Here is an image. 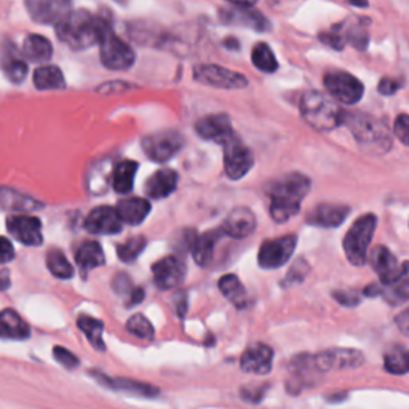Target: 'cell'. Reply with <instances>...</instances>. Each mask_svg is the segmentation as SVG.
Listing matches in <instances>:
<instances>
[{"label": "cell", "instance_id": "obj_1", "mask_svg": "<svg viewBox=\"0 0 409 409\" xmlns=\"http://www.w3.org/2000/svg\"><path fill=\"white\" fill-rule=\"evenodd\" d=\"M266 191L271 198L273 221L282 224L301 211L302 200L310 191V179L301 173H288L268 182Z\"/></svg>", "mask_w": 409, "mask_h": 409}, {"label": "cell", "instance_id": "obj_2", "mask_svg": "<svg viewBox=\"0 0 409 409\" xmlns=\"http://www.w3.org/2000/svg\"><path fill=\"white\" fill-rule=\"evenodd\" d=\"M107 26L109 23L102 18H95L87 10H77L57 24V34L72 50H85L101 40Z\"/></svg>", "mask_w": 409, "mask_h": 409}, {"label": "cell", "instance_id": "obj_3", "mask_svg": "<svg viewBox=\"0 0 409 409\" xmlns=\"http://www.w3.org/2000/svg\"><path fill=\"white\" fill-rule=\"evenodd\" d=\"M343 124L349 126L357 144L369 155H382L392 148V138L387 126L368 114L344 112Z\"/></svg>", "mask_w": 409, "mask_h": 409}, {"label": "cell", "instance_id": "obj_4", "mask_svg": "<svg viewBox=\"0 0 409 409\" xmlns=\"http://www.w3.org/2000/svg\"><path fill=\"white\" fill-rule=\"evenodd\" d=\"M302 119L316 131H333L343 124L344 112L320 91H307L301 97Z\"/></svg>", "mask_w": 409, "mask_h": 409}, {"label": "cell", "instance_id": "obj_5", "mask_svg": "<svg viewBox=\"0 0 409 409\" xmlns=\"http://www.w3.org/2000/svg\"><path fill=\"white\" fill-rule=\"evenodd\" d=\"M377 227V218L374 215H364L355 223L344 237L343 247L347 259L353 266H364L368 259V249Z\"/></svg>", "mask_w": 409, "mask_h": 409}, {"label": "cell", "instance_id": "obj_6", "mask_svg": "<svg viewBox=\"0 0 409 409\" xmlns=\"http://www.w3.org/2000/svg\"><path fill=\"white\" fill-rule=\"evenodd\" d=\"M101 63L111 71H126L134 64L136 54L133 48L114 34L111 24L106 28L100 40Z\"/></svg>", "mask_w": 409, "mask_h": 409}, {"label": "cell", "instance_id": "obj_7", "mask_svg": "<svg viewBox=\"0 0 409 409\" xmlns=\"http://www.w3.org/2000/svg\"><path fill=\"white\" fill-rule=\"evenodd\" d=\"M325 87L328 93L331 95L334 100L344 105L353 106L362 100L364 93L363 83L358 81L357 77H353L349 72L344 71H329L325 74Z\"/></svg>", "mask_w": 409, "mask_h": 409}, {"label": "cell", "instance_id": "obj_8", "mask_svg": "<svg viewBox=\"0 0 409 409\" xmlns=\"http://www.w3.org/2000/svg\"><path fill=\"white\" fill-rule=\"evenodd\" d=\"M184 146V138L179 131L163 130L152 133L143 139V149L150 160L163 163L173 158Z\"/></svg>", "mask_w": 409, "mask_h": 409}, {"label": "cell", "instance_id": "obj_9", "mask_svg": "<svg viewBox=\"0 0 409 409\" xmlns=\"http://www.w3.org/2000/svg\"><path fill=\"white\" fill-rule=\"evenodd\" d=\"M194 78L210 87L225 88V90H240L248 85L247 77L240 72L225 69L216 64H200L194 67Z\"/></svg>", "mask_w": 409, "mask_h": 409}, {"label": "cell", "instance_id": "obj_10", "mask_svg": "<svg viewBox=\"0 0 409 409\" xmlns=\"http://www.w3.org/2000/svg\"><path fill=\"white\" fill-rule=\"evenodd\" d=\"M290 377L286 381V389L290 393H301L304 389L314 387L319 382V376L321 372L316 369L314 355L309 353H299L292 357L290 362Z\"/></svg>", "mask_w": 409, "mask_h": 409}, {"label": "cell", "instance_id": "obj_11", "mask_svg": "<svg viewBox=\"0 0 409 409\" xmlns=\"http://www.w3.org/2000/svg\"><path fill=\"white\" fill-rule=\"evenodd\" d=\"M224 170L230 179L238 181L253 168L254 157L240 138L235 136L224 146Z\"/></svg>", "mask_w": 409, "mask_h": 409}, {"label": "cell", "instance_id": "obj_12", "mask_svg": "<svg viewBox=\"0 0 409 409\" xmlns=\"http://www.w3.org/2000/svg\"><path fill=\"white\" fill-rule=\"evenodd\" d=\"M297 245L296 235H285L267 240L259 249L258 262L262 268H278L290 261Z\"/></svg>", "mask_w": 409, "mask_h": 409}, {"label": "cell", "instance_id": "obj_13", "mask_svg": "<svg viewBox=\"0 0 409 409\" xmlns=\"http://www.w3.org/2000/svg\"><path fill=\"white\" fill-rule=\"evenodd\" d=\"M316 369L328 372L334 369H353L364 363V355L357 349H328L314 355Z\"/></svg>", "mask_w": 409, "mask_h": 409}, {"label": "cell", "instance_id": "obj_14", "mask_svg": "<svg viewBox=\"0 0 409 409\" xmlns=\"http://www.w3.org/2000/svg\"><path fill=\"white\" fill-rule=\"evenodd\" d=\"M186 262L178 256H167L152 267L154 282L160 290H173L179 286L186 278Z\"/></svg>", "mask_w": 409, "mask_h": 409}, {"label": "cell", "instance_id": "obj_15", "mask_svg": "<svg viewBox=\"0 0 409 409\" xmlns=\"http://www.w3.org/2000/svg\"><path fill=\"white\" fill-rule=\"evenodd\" d=\"M195 131H197L200 138L206 139V141H213L221 146H224L235 136L227 114L206 115V117L200 119L197 124H195Z\"/></svg>", "mask_w": 409, "mask_h": 409}, {"label": "cell", "instance_id": "obj_16", "mask_svg": "<svg viewBox=\"0 0 409 409\" xmlns=\"http://www.w3.org/2000/svg\"><path fill=\"white\" fill-rule=\"evenodd\" d=\"M26 8L34 21L58 24L71 13L72 5L67 0H28Z\"/></svg>", "mask_w": 409, "mask_h": 409}, {"label": "cell", "instance_id": "obj_17", "mask_svg": "<svg viewBox=\"0 0 409 409\" xmlns=\"http://www.w3.org/2000/svg\"><path fill=\"white\" fill-rule=\"evenodd\" d=\"M7 229L16 240L28 247H39L44 242L42 235V223L37 218L26 215H15L7 219Z\"/></svg>", "mask_w": 409, "mask_h": 409}, {"label": "cell", "instance_id": "obj_18", "mask_svg": "<svg viewBox=\"0 0 409 409\" xmlns=\"http://www.w3.org/2000/svg\"><path fill=\"white\" fill-rule=\"evenodd\" d=\"M371 266L374 268L382 285H392L403 275V264L400 266L396 256L386 247H376L371 251Z\"/></svg>", "mask_w": 409, "mask_h": 409}, {"label": "cell", "instance_id": "obj_19", "mask_svg": "<svg viewBox=\"0 0 409 409\" xmlns=\"http://www.w3.org/2000/svg\"><path fill=\"white\" fill-rule=\"evenodd\" d=\"M121 221L117 208L101 206L95 208L85 219V229L96 235H115L121 230Z\"/></svg>", "mask_w": 409, "mask_h": 409}, {"label": "cell", "instance_id": "obj_20", "mask_svg": "<svg viewBox=\"0 0 409 409\" xmlns=\"http://www.w3.org/2000/svg\"><path fill=\"white\" fill-rule=\"evenodd\" d=\"M273 350L266 344H253L251 347L243 352L240 358L242 371L249 372V374H268L272 369Z\"/></svg>", "mask_w": 409, "mask_h": 409}, {"label": "cell", "instance_id": "obj_21", "mask_svg": "<svg viewBox=\"0 0 409 409\" xmlns=\"http://www.w3.org/2000/svg\"><path fill=\"white\" fill-rule=\"evenodd\" d=\"M350 213V208L345 205H331L321 203L316 205L315 208L307 215V223L316 225V227L333 229L339 227L345 221L347 215Z\"/></svg>", "mask_w": 409, "mask_h": 409}, {"label": "cell", "instance_id": "obj_22", "mask_svg": "<svg viewBox=\"0 0 409 409\" xmlns=\"http://www.w3.org/2000/svg\"><path fill=\"white\" fill-rule=\"evenodd\" d=\"M254 229L256 218L253 211L245 208V206H240V208H235L229 213L221 230L224 235L240 240V238H247L248 235H251Z\"/></svg>", "mask_w": 409, "mask_h": 409}, {"label": "cell", "instance_id": "obj_23", "mask_svg": "<svg viewBox=\"0 0 409 409\" xmlns=\"http://www.w3.org/2000/svg\"><path fill=\"white\" fill-rule=\"evenodd\" d=\"M176 187H178V173L174 170L162 168L146 182V194H148V197L158 200L172 195Z\"/></svg>", "mask_w": 409, "mask_h": 409}, {"label": "cell", "instance_id": "obj_24", "mask_svg": "<svg viewBox=\"0 0 409 409\" xmlns=\"http://www.w3.org/2000/svg\"><path fill=\"white\" fill-rule=\"evenodd\" d=\"M114 163L111 158L97 160L91 165L87 173V189L91 195H102L112 186Z\"/></svg>", "mask_w": 409, "mask_h": 409}, {"label": "cell", "instance_id": "obj_25", "mask_svg": "<svg viewBox=\"0 0 409 409\" xmlns=\"http://www.w3.org/2000/svg\"><path fill=\"white\" fill-rule=\"evenodd\" d=\"M95 379L100 381L102 386H106L112 390H121V392H131L136 395H143V396H155L158 395L157 387L150 386V384H146L141 381H133L128 379V377H109L101 374V372H93Z\"/></svg>", "mask_w": 409, "mask_h": 409}, {"label": "cell", "instance_id": "obj_26", "mask_svg": "<svg viewBox=\"0 0 409 409\" xmlns=\"http://www.w3.org/2000/svg\"><path fill=\"white\" fill-rule=\"evenodd\" d=\"M221 18L227 23H238L243 24V26L251 28L258 32H266V30H271V23H268L267 18L259 13V11L249 10V8H240L235 7L234 10H225L221 11Z\"/></svg>", "mask_w": 409, "mask_h": 409}, {"label": "cell", "instance_id": "obj_27", "mask_svg": "<svg viewBox=\"0 0 409 409\" xmlns=\"http://www.w3.org/2000/svg\"><path fill=\"white\" fill-rule=\"evenodd\" d=\"M0 66H2L4 74L8 77L10 82L21 83L28 77L26 61L18 54L16 48L11 44H7V48L0 53Z\"/></svg>", "mask_w": 409, "mask_h": 409}, {"label": "cell", "instance_id": "obj_28", "mask_svg": "<svg viewBox=\"0 0 409 409\" xmlns=\"http://www.w3.org/2000/svg\"><path fill=\"white\" fill-rule=\"evenodd\" d=\"M30 336V328L15 310H2L0 312V338L23 340Z\"/></svg>", "mask_w": 409, "mask_h": 409}, {"label": "cell", "instance_id": "obj_29", "mask_svg": "<svg viewBox=\"0 0 409 409\" xmlns=\"http://www.w3.org/2000/svg\"><path fill=\"white\" fill-rule=\"evenodd\" d=\"M117 213L120 219L130 225L141 224L150 213V203L141 197H128L119 201Z\"/></svg>", "mask_w": 409, "mask_h": 409}, {"label": "cell", "instance_id": "obj_30", "mask_svg": "<svg viewBox=\"0 0 409 409\" xmlns=\"http://www.w3.org/2000/svg\"><path fill=\"white\" fill-rule=\"evenodd\" d=\"M0 205L4 208L15 210V211H35L44 208V203H40L29 195L13 191L8 187H0Z\"/></svg>", "mask_w": 409, "mask_h": 409}, {"label": "cell", "instance_id": "obj_31", "mask_svg": "<svg viewBox=\"0 0 409 409\" xmlns=\"http://www.w3.org/2000/svg\"><path fill=\"white\" fill-rule=\"evenodd\" d=\"M23 54L32 63H47L53 57V45L44 35L30 34L23 44Z\"/></svg>", "mask_w": 409, "mask_h": 409}, {"label": "cell", "instance_id": "obj_32", "mask_svg": "<svg viewBox=\"0 0 409 409\" xmlns=\"http://www.w3.org/2000/svg\"><path fill=\"white\" fill-rule=\"evenodd\" d=\"M223 235V230H210L206 234L200 235L195 243L192 245V254L194 259L198 266L205 267L210 264V261L213 258V253H215V247L219 238Z\"/></svg>", "mask_w": 409, "mask_h": 409}, {"label": "cell", "instance_id": "obj_33", "mask_svg": "<svg viewBox=\"0 0 409 409\" xmlns=\"http://www.w3.org/2000/svg\"><path fill=\"white\" fill-rule=\"evenodd\" d=\"M76 261L83 272H88V271H93V268L96 267L105 266L106 258H105V251H102L100 243L85 242L82 243L81 248L77 249Z\"/></svg>", "mask_w": 409, "mask_h": 409}, {"label": "cell", "instance_id": "obj_34", "mask_svg": "<svg viewBox=\"0 0 409 409\" xmlns=\"http://www.w3.org/2000/svg\"><path fill=\"white\" fill-rule=\"evenodd\" d=\"M138 172V163L133 160H124L114 167L112 187L117 194H130L133 191L134 176Z\"/></svg>", "mask_w": 409, "mask_h": 409}, {"label": "cell", "instance_id": "obj_35", "mask_svg": "<svg viewBox=\"0 0 409 409\" xmlns=\"http://www.w3.org/2000/svg\"><path fill=\"white\" fill-rule=\"evenodd\" d=\"M219 290H221L223 295L227 297L237 309L248 307L249 299L247 295V290L237 275H232V273H229V275H224L221 280H219Z\"/></svg>", "mask_w": 409, "mask_h": 409}, {"label": "cell", "instance_id": "obj_36", "mask_svg": "<svg viewBox=\"0 0 409 409\" xmlns=\"http://www.w3.org/2000/svg\"><path fill=\"white\" fill-rule=\"evenodd\" d=\"M34 85L39 90H63L66 81L57 66H42L34 72Z\"/></svg>", "mask_w": 409, "mask_h": 409}, {"label": "cell", "instance_id": "obj_37", "mask_svg": "<svg viewBox=\"0 0 409 409\" xmlns=\"http://www.w3.org/2000/svg\"><path fill=\"white\" fill-rule=\"evenodd\" d=\"M384 368L395 376H403L409 372V349L403 345H393L384 355Z\"/></svg>", "mask_w": 409, "mask_h": 409}, {"label": "cell", "instance_id": "obj_38", "mask_svg": "<svg viewBox=\"0 0 409 409\" xmlns=\"http://www.w3.org/2000/svg\"><path fill=\"white\" fill-rule=\"evenodd\" d=\"M77 325L85 333V336H87L90 344L93 345L95 349L106 350L105 340H102V331H105V325H102V321L93 319V316L81 315L77 320Z\"/></svg>", "mask_w": 409, "mask_h": 409}, {"label": "cell", "instance_id": "obj_39", "mask_svg": "<svg viewBox=\"0 0 409 409\" xmlns=\"http://www.w3.org/2000/svg\"><path fill=\"white\" fill-rule=\"evenodd\" d=\"M384 299L392 305H400L406 302L409 299V275L403 267V275L396 280L395 283L389 286H382V295Z\"/></svg>", "mask_w": 409, "mask_h": 409}, {"label": "cell", "instance_id": "obj_40", "mask_svg": "<svg viewBox=\"0 0 409 409\" xmlns=\"http://www.w3.org/2000/svg\"><path fill=\"white\" fill-rule=\"evenodd\" d=\"M47 266L50 268V272L53 273L54 277L58 278H72L74 275V267L69 261L66 259L64 253L61 251L58 248H50L47 253Z\"/></svg>", "mask_w": 409, "mask_h": 409}, {"label": "cell", "instance_id": "obj_41", "mask_svg": "<svg viewBox=\"0 0 409 409\" xmlns=\"http://www.w3.org/2000/svg\"><path fill=\"white\" fill-rule=\"evenodd\" d=\"M251 59L254 67H258L259 71L267 72V74H272L278 69V63L275 54H273L272 48L267 44H258L254 45L253 53H251Z\"/></svg>", "mask_w": 409, "mask_h": 409}, {"label": "cell", "instance_id": "obj_42", "mask_svg": "<svg viewBox=\"0 0 409 409\" xmlns=\"http://www.w3.org/2000/svg\"><path fill=\"white\" fill-rule=\"evenodd\" d=\"M146 245H148V240H146V238L141 235L130 238V240H126L124 245H120L117 248L119 259L124 261V262L136 261L139 258V254L144 251Z\"/></svg>", "mask_w": 409, "mask_h": 409}, {"label": "cell", "instance_id": "obj_43", "mask_svg": "<svg viewBox=\"0 0 409 409\" xmlns=\"http://www.w3.org/2000/svg\"><path fill=\"white\" fill-rule=\"evenodd\" d=\"M126 329L139 339L150 340L152 338H154V326H152V323L141 314L133 315L131 319L128 320Z\"/></svg>", "mask_w": 409, "mask_h": 409}, {"label": "cell", "instance_id": "obj_44", "mask_svg": "<svg viewBox=\"0 0 409 409\" xmlns=\"http://www.w3.org/2000/svg\"><path fill=\"white\" fill-rule=\"evenodd\" d=\"M362 21L363 20H358V23L352 24V26L347 29V32L344 34L345 42H349L353 48H357V50L360 52L366 50V47H368V42H369L368 29H366V26H363Z\"/></svg>", "mask_w": 409, "mask_h": 409}, {"label": "cell", "instance_id": "obj_45", "mask_svg": "<svg viewBox=\"0 0 409 409\" xmlns=\"http://www.w3.org/2000/svg\"><path fill=\"white\" fill-rule=\"evenodd\" d=\"M309 272H310L309 262L305 261V259H302V258L297 259L288 271V273H286V277L282 282V286H283V288H291V286L302 283L304 280H305V277L309 275Z\"/></svg>", "mask_w": 409, "mask_h": 409}, {"label": "cell", "instance_id": "obj_46", "mask_svg": "<svg viewBox=\"0 0 409 409\" xmlns=\"http://www.w3.org/2000/svg\"><path fill=\"white\" fill-rule=\"evenodd\" d=\"M319 39L321 44H325L326 47H331L334 50L340 52L344 48V45L347 44L344 34H340V28L339 26H334L329 32H321L319 35Z\"/></svg>", "mask_w": 409, "mask_h": 409}, {"label": "cell", "instance_id": "obj_47", "mask_svg": "<svg viewBox=\"0 0 409 409\" xmlns=\"http://www.w3.org/2000/svg\"><path fill=\"white\" fill-rule=\"evenodd\" d=\"M53 357L57 362H59L67 369H74L78 364H81V362H78V358L74 355V353L59 345H57L53 349Z\"/></svg>", "mask_w": 409, "mask_h": 409}, {"label": "cell", "instance_id": "obj_48", "mask_svg": "<svg viewBox=\"0 0 409 409\" xmlns=\"http://www.w3.org/2000/svg\"><path fill=\"white\" fill-rule=\"evenodd\" d=\"M393 131L396 134V138H398L403 144L405 146L409 144V115L408 114L398 115V119L395 120Z\"/></svg>", "mask_w": 409, "mask_h": 409}, {"label": "cell", "instance_id": "obj_49", "mask_svg": "<svg viewBox=\"0 0 409 409\" xmlns=\"http://www.w3.org/2000/svg\"><path fill=\"white\" fill-rule=\"evenodd\" d=\"M267 386H258V387H243L242 389V398L247 403H251V405H258V403L262 401L266 395Z\"/></svg>", "mask_w": 409, "mask_h": 409}, {"label": "cell", "instance_id": "obj_50", "mask_svg": "<svg viewBox=\"0 0 409 409\" xmlns=\"http://www.w3.org/2000/svg\"><path fill=\"white\" fill-rule=\"evenodd\" d=\"M333 297L345 307H355L360 302V295L357 291H334Z\"/></svg>", "mask_w": 409, "mask_h": 409}, {"label": "cell", "instance_id": "obj_51", "mask_svg": "<svg viewBox=\"0 0 409 409\" xmlns=\"http://www.w3.org/2000/svg\"><path fill=\"white\" fill-rule=\"evenodd\" d=\"M15 258V248L7 238L0 237V264H7Z\"/></svg>", "mask_w": 409, "mask_h": 409}, {"label": "cell", "instance_id": "obj_52", "mask_svg": "<svg viewBox=\"0 0 409 409\" xmlns=\"http://www.w3.org/2000/svg\"><path fill=\"white\" fill-rule=\"evenodd\" d=\"M400 87H401V82L396 81V78L384 77L379 82V87H377V90H379L381 95H393L400 90Z\"/></svg>", "mask_w": 409, "mask_h": 409}, {"label": "cell", "instance_id": "obj_53", "mask_svg": "<svg viewBox=\"0 0 409 409\" xmlns=\"http://www.w3.org/2000/svg\"><path fill=\"white\" fill-rule=\"evenodd\" d=\"M395 323L403 334L409 336V307L406 310H403L401 314L396 315Z\"/></svg>", "mask_w": 409, "mask_h": 409}, {"label": "cell", "instance_id": "obj_54", "mask_svg": "<svg viewBox=\"0 0 409 409\" xmlns=\"http://www.w3.org/2000/svg\"><path fill=\"white\" fill-rule=\"evenodd\" d=\"M364 296L368 297H376V296H381L382 295V286L379 285H368L363 291Z\"/></svg>", "mask_w": 409, "mask_h": 409}, {"label": "cell", "instance_id": "obj_55", "mask_svg": "<svg viewBox=\"0 0 409 409\" xmlns=\"http://www.w3.org/2000/svg\"><path fill=\"white\" fill-rule=\"evenodd\" d=\"M8 272H0V288H8Z\"/></svg>", "mask_w": 409, "mask_h": 409}, {"label": "cell", "instance_id": "obj_56", "mask_svg": "<svg viewBox=\"0 0 409 409\" xmlns=\"http://www.w3.org/2000/svg\"><path fill=\"white\" fill-rule=\"evenodd\" d=\"M403 267H405V271L408 272V275H409V262H403Z\"/></svg>", "mask_w": 409, "mask_h": 409}]
</instances>
